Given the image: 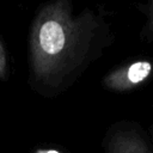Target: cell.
Here are the masks:
<instances>
[{
    "instance_id": "obj_1",
    "label": "cell",
    "mask_w": 153,
    "mask_h": 153,
    "mask_svg": "<svg viewBox=\"0 0 153 153\" xmlns=\"http://www.w3.org/2000/svg\"><path fill=\"white\" fill-rule=\"evenodd\" d=\"M74 0H45L38 5L27 32L30 85L55 93L73 85L115 43L103 7L73 12Z\"/></svg>"
},
{
    "instance_id": "obj_2",
    "label": "cell",
    "mask_w": 153,
    "mask_h": 153,
    "mask_svg": "<svg viewBox=\"0 0 153 153\" xmlns=\"http://www.w3.org/2000/svg\"><path fill=\"white\" fill-rule=\"evenodd\" d=\"M153 78V59L130 57L114 66L103 76V85L111 90H129Z\"/></svg>"
},
{
    "instance_id": "obj_3",
    "label": "cell",
    "mask_w": 153,
    "mask_h": 153,
    "mask_svg": "<svg viewBox=\"0 0 153 153\" xmlns=\"http://www.w3.org/2000/svg\"><path fill=\"white\" fill-rule=\"evenodd\" d=\"M137 11L145 16V23L140 30L139 37L145 43H153V0H145L135 5Z\"/></svg>"
},
{
    "instance_id": "obj_4",
    "label": "cell",
    "mask_w": 153,
    "mask_h": 153,
    "mask_svg": "<svg viewBox=\"0 0 153 153\" xmlns=\"http://www.w3.org/2000/svg\"><path fill=\"white\" fill-rule=\"evenodd\" d=\"M11 63L7 47L2 38L0 37V80L7 81L11 75Z\"/></svg>"
},
{
    "instance_id": "obj_5",
    "label": "cell",
    "mask_w": 153,
    "mask_h": 153,
    "mask_svg": "<svg viewBox=\"0 0 153 153\" xmlns=\"http://www.w3.org/2000/svg\"><path fill=\"white\" fill-rule=\"evenodd\" d=\"M47 153H59V152H56V151H53V149H50V151H48Z\"/></svg>"
}]
</instances>
